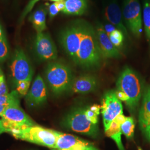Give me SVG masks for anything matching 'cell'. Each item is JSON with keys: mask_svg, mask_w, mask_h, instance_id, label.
<instances>
[{"mask_svg": "<svg viewBox=\"0 0 150 150\" xmlns=\"http://www.w3.org/2000/svg\"><path fill=\"white\" fill-rule=\"evenodd\" d=\"M56 6L58 8V10H59V12L64 11L65 7V4H64V1H58V2H55Z\"/></svg>", "mask_w": 150, "mask_h": 150, "instance_id": "obj_32", "label": "cell"}, {"mask_svg": "<svg viewBox=\"0 0 150 150\" xmlns=\"http://www.w3.org/2000/svg\"><path fill=\"white\" fill-rule=\"evenodd\" d=\"M104 28H105V30L106 32L107 33L108 36L111 32H112L114 30H115V29L116 28V27H114L111 24H109V25H106L105 26H104Z\"/></svg>", "mask_w": 150, "mask_h": 150, "instance_id": "obj_31", "label": "cell"}, {"mask_svg": "<svg viewBox=\"0 0 150 150\" xmlns=\"http://www.w3.org/2000/svg\"></svg>", "mask_w": 150, "mask_h": 150, "instance_id": "obj_38", "label": "cell"}, {"mask_svg": "<svg viewBox=\"0 0 150 150\" xmlns=\"http://www.w3.org/2000/svg\"><path fill=\"white\" fill-rule=\"evenodd\" d=\"M143 23L146 37L150 43V0H144Z\"/></svg>", "mask_w": 150, "mask_h": 150, "instance_id": "obj_22", "label": "cell"}, {"mask_svg": "<svg viewBox=\"0 0 150 150\" xmlns=\"http://www.w3.org/2000/svg\"><path fill=\"white\" fill-rule=\"evenodd\" d=\"M85 112L87 118H88L92 123L97 125L98 122V115L93 111H92L90 108L85 110Z\"/></svg>", "mask_w": 150, "mask_h": 150, "instance_id": "obj_28", "label": "cell"}, {"mask_svg": "<svg viewBox=\"0 0 150 150\" xmlns=\"http://www.w3.org/2000/svg\"><path fill=\"white\" fill-rule=\"evenodd\" d=\"M138 150H142L140 147H138Z\"/></svg>", "mask_w": 150, "mask_h": 150, "instance_id": "obj_37", "label": "cell"}, {"mask_svg": "<svg viewBox=\"0 0 150 150\" xmlns=\"http://www.w3.org/2000/svg\"><path fill=\"white\" fill-rule=\"evenodd\" d=\"M5 36V35H4V33L3 32V30H2V28L0 25V39L2 38H4Z\"/></svg>", "mask_w": 150, "mask_h": 150, "instance_id": "obj_35", "label": "cell"}, {"mask_svg": "<svg viewBox=\"0 0 150 150\" xmlns=\"http://www.w3.org/2000/svg\"><path fill=\"white\" fill-rule=\"evenodd\" d=\"M95 30L98 47L102 57L107 59L120 57L121 53L118 48L115 47L111 41L104 26L98 23Z\"/></svg>", "mask_w": 150, "mask_h": 150, "instance_id": "obj_13", "label": "cell"}, {"mask_svg": "<svg viewBox=\"0 0 150 150\" xmlns=\"http://www.w3.org/2000/svg\"><path fill=\"white\" fill-rule=\"evenodd\" d=\"M4 132H8L7 129L4 127L1 119H0V134Z\"/></svg>", "mask_w": 150, "mask_h": 150, "instance_id": "obj_33", "label": "cell"}, {"mask_svg": "<svg viewBox=\"0 0 150 150\" xmlns=\"http://www.w3.org/2000/svg\"><path fill=\"white\" fill-rule=\"evenodd\" d=\"M85 21L79 20L64 28L60 34L59 40L70 59L76 64L80 48Z\"/></svg>", "mask_w": 150, "mask_h": 150, "instance_id": "obj_5", "label": "cell"}, {"mask_svg": "<svg viewBox=\"0 0 150 150\" xmlns=\"http://www.w3.org/2000/svg\"><path fill=\"white\" fill-rule=\"evenodd\" d=\"M56 150H99L92 144L70 134L58 132Z\"/></svg>", "mask_w": 150, "mask_h": 150, "instance_id": "obj_12", "label": "cell"}, {"mask_svg": "<svg viewBox=\"0 0 150 150\" xmlns=\"http://www.w3.org/2000/svg\"><path fill=\"white\" fill-rule=\"evenodd\" d=\"M122 12L128 31L134 37L140 38L143 31V21L139 1L124 0Z\"/></svg>", "mask_w": 150, "mask_h": 150, "instance_id": "obj_7", "label": "cell"}, {"mask_svg": "<svg viewBox=\"0 0 150 150\" xmlns=\"http://www.w3.org/2000/svg\"><path fill=\"white\" fill-rule=\"evenodd\" d=\"M134 120L131 117H126L125 121L121 125L122 134L128 139H132L134 134Z\"/></svg>", "mask_w": 150, "mask_h": 150, "instance_id": "obj_23", "label": "cell"}, {"mask_svg": "<svg viewBox=\"0 0 150 150\" xmlns=\"http://www.w3.org/2000/svg\"><path fill=\"white\" fill-rule=\"evenodd\" d=\"M96 85V80L94 77L84 75L73 80L70 90L75 93L85 94L93 91Z\"/></svg>", "mask_w": 150, "mask_h": 150, "instance_id": "obj_17", "label": "cell"}, {"mask_svg": "<svg viewBox=\"0 0 150 150\" xmlns=\"http://www.w3.org/2000/svg\"><path fill=\"white\" fill-rule=\"evenodd\" d=\"M149 141H150V139H149Z\"/></svg>", "mask_w": 150, "mask_h": 150, "instance_id": "obj_39", "label": "cell"}, {"mask_svg": "<svg viewBox=\"0 0 150 150\" xmlns=\"http://www.w3.org/2000/svg\"><path fill=\"white\" fill-rule=\"evenodd\" d=\"M1 117L4 127L9 133L36 125L20 106H8Z\"/></svg>", "mask_w": 150, "mask_h": 150, "instance_id": "obj_8", "label": "cell"}, {"mask_svg": "<svg viewBox=\"0 0 150 150\" xmlns=\"http://www.w3.org/2000/svg\"><path fill=\"white\" fill-rule=\"evenodd\" d=\"M59 10H58L55 2H54L53 4L49 6L48 13H49V16L51 18H54L59 13Z\"/></svg>", "mask_w": 150, "mask_h": 150, "instance_id": "obj_29", "label": "cell"}, {"mask_svg": "<svg viewBox=\"0 0 150 150\" xmlns=\"http://www.w3.org/2000/svg\"><path fill=\"white\" fill-rule=\"evenodd\" d=\"M8 93V88L6 82L5 76L0 68V95Z\"/></svg>", "mask_w": 150, "mask_h": 150, "instance_id": "obj_26", "label": "cell"}, {"mask_svg": "<svg viewBox=\"0 0 150 150\" xmlns=\"http://www.w3.org/2000/svg\"><path fill=\"white\" fill-rule=\"evenodd\" d=\"M8 55V47L5 36L0 39V61H4Z\"/></svg>", "mask_w": 150, "mask_h": 150, "instance_id": "obj_25", "label": "cell"}, {"mask_svg": "<svg viewBox=\"0 0 150 150\" xmlns=\"http://www.w3.org/2000/svg\"><path fill=\"white\" fill-rule=\"evenodd\" d=\"M101 108L105 131L119 115L123 113L122 103L113 91L108 92L105 95Z\"/></svg>", "mask_w": 150, "mask_h": 150, "instance_id": "obj_10", "label": "cell"}, {"mask_svg": "<svg viewBox=\"0 0 150 150\" xmlns=\"http://www.w3.org/2000/svg\"><path fill=\"white\" fill-rule=\"evenodd\" d=\"M47 98L46 86L42 77L38 75L26 95V101L30 106H36L46 102Z\"/></svg>", "mask_w": 150, "mask_h": 150, "instance_id": "obj_14", "label": "cell"}, {"mask_svg": "<svg viewBox=\"0 0 150 150\" xmlns=\"http://www.w3.org/2000/svg\"><path fill=\"white\" fill-rule=\"evenodd\" d=\"M52 2H58V1H65V0H50Z\"/></svg>", "mask_w": 150, "mask_h": 150, "instance_id": "obj_36", "label": "cell"}, {"mask_svg": "<svg viewBox=\"0 0 150 150\" xmlns=\"http://www.w3.org/2000/svg\"><path fill=\"white\" fill-rule=\"evenodd\" d=\"M105 16L108 22L117 29L128 36V30L123 20L122 12L116 2L110 4L105 8Z\"/></svg>", "mask_w": 150, "mask_h": 150, "instance_id": "obj_16", "label": "cell"}, {"mask_svg": "<svg viewBox=\"0 0 150 150\" xmlns=\"http://www.w3.org/2000/svg\"><path fill=\"white\" fill-rule=\"evenodd\" d=\"M101 57L96 30L85 21L76 64L86 69L96 67L100 64Z\"/></svg>", "mask_w": 150, "mask_h": 150, "instance_id": "obj_1", "label": "cell"}, {"mask_svg": "<svg viewBox=\"0 0 150 150\" xmlns=\"http://www.w3.org/2000/svg\"><path fill=\"white\" fill-rule=\"evenodd\" d=\"M85 111L84 109L78 108L70 112L64 118L63 125L76 132L96 137L98 134V127L87 118Z\"/></svg>", "mask_w": 150, "mask_h": 150, "instance_id": "obj_6", "label": "cell"}, {"mask_svg": "<svg viewBox=\"0 0 150 150\" xmlns=\"http://www.w3.org/2000/svg\"><path fill=\"white\" fill-rule=\"evenodd\" d=\"M10 69L15 86L22 82H31L33 76L32 66L21 48L15 50L11 61Z\"/></svg>", "mask_w": 150, "mask_h": 150, "instance_id": "obj_9", "label": "cell"}, {"mask_svg": "<svg viewBox=\"0 0 150 150\" xmlns=\"http://www.w3.org/2000/svg\"><path fill=\"white\" fill-rule=\"evenodd\" d=\"M139 127L146 139L150 137V87L145 91L139 116Z\"/></svg>", "mask_w": 150, "mask_h": 150, "instance_id": "obj_15", "label": "cell"}, {"mask_svg": "<svg viewBox=\"0 0 150 150\" xmlns=\"http://www.w3.org/2000/svg\"><path fill=\"white\" fill-rule=\"evenodd\" d=\"M45 77L51 91L56 95L70 90L73 81L70 68L59 62H52L47 65Z\"/></svg>", "mask_w": 150, "mask_h": 150, "instance_id": "obj_3", "label": "cell"}, {"mask_svg": "<svg viewBox=\"0 0 150 150\" xmlns=\"http://www.w3.org/2000/svg\"><path fill=\"white\" fill-rule=\"evenodd\" d=\"M47 10L46 8H40L35 11L30 16V20L37 33L43 32L46 29V15Z\"/></svg>", "mask_w": 150, "mask_h": 150, "instance_id": "obj_19", "label": "cell"}, {"mask_svg": "<svg viewBox=\"0 0 150 150\" xmlns=\"http://www.w3.org/2000/svg\"><path fill=\"white\" fill-rule=\"evenodd\" d=\"M121 124L115 119L108 128L105 130V134L116 142L119 150H125L121 139L122 134L121 130Z\"/></svg>", "mask_w": 150, "mask_h": 150, "instance_id": "obj_20", "label": "cell"}, {"mask_svg": "<svg viewBox=\"0 0 150 150\" xmlns=\"http://www.w3.org/2000/svg\"><path fill=\"white\" fill-rule=\"evenodd\" d=\"M65 7L62 12L67 15L82 16L88 8V0H65Z\"/></svg>", "mask_w": 150, "mask_h": 150, "instance_id": "obj_18", "label": "cell"}, {"mask_svg": "<svg viewBox=\"0 0 150 150\" xmlns=\"http://www.w3.org/2000/svg\"><path fill=\"white\" fill-rule=\"evenodd\" d=\"M8 106H6L5 105H2L0 104V116L2 115V113L5 111L6 108Z\"/></svg>", "mask_w": 150, "mask_h": 150, "instance_id": "obj_34", "label": "cell"}, {"mask_svg": "<svg viewBox=\"0 0 150 150\" xmlns=\"http://www.w3.org/2000/svg\"><path fill=\"white\" fill-rule=\"evenodd\" d=\"M58 132L51 129L35 125L10 132L16 139L56 149Z\"/></svg>", "mask_w": 150, "mask_h": 150, "instance_id": "obj_4", "label": "cell"}, {"mask_svg": "<svg viewBox=\"0 0 150 150\" xmlns=\"http://www.w3.org/2000/svg\"><path fill=\"white\" fill-rule=\"evenodd\" d=\"M35 50L36 55L41 60L54 61L57 59V48L48 33H37L35 41Z\"/></svg>", "mask_w": 150, "mask_h": 150, "instance_id": "obj_11", "label": "cell"}, {"mask_svg": "<svg viewBox=\"0 0 150 150\" xmlns=\"http://www.w3.org/2000/svg\"><path fill=\"white\" fill-rule=\"evenodd\" d=\"M39 1H40V0H30V1L28 3L26 8H25L24 11H23V12H22V14L21 16V22L22 21V20L25 18V16H26L27 14L32 10L34 6L35 5V4Z\"/></svg>", "mask_w": 150, "mask_h": 150, "instance_id": "obj_27", "label": "cell"}, {"mask_svg": "<svg viewBox=\"0 0 150 150\" xmlns=\"http://www.w3.org/2000/svg\"><path fill=\"white\" fill-rule=\"evenodd\" d=\"M19 94L16 90L6 95H0V104L6 106H20Z\"/></svg>", "mask_w": 150, "mask_h": 150, "instance_id": "obj_21", "label": "cell"}, {"mask_svg": "<svg viewBox=\"0 0 150 150\" xmlns=\"http://www.w3.org/2000/svg\"><path fill=\"white\" fill-rule=\"evenodd\" d=\"M116 96L134 111L137 107L142 95L141 83L138 76L132 69L125 68L117 82Z\"/></svg>", "mask_w": 150, "mask_h": 150, "instance_id": "obj_2", "label": "cell"}, {"mask_svg": "<svg viewBox=\"0 0 150 150\" xmlns=\"http://www.w3.org/2000/svg\"><path fill=\"white\" fill-rule=\"evenodd\" d=\"M92 111L95 113L97 115H98L100 113V110H101V106L98 105H93L92 106L89 108Z\"/></svg>", "mask_w": 150, "mask_h": 150, "instance_id": "obj_30", "label": "cell"}, {"mask_svg": "<svg viewBox=\"0 0 150 150\" xmlns=\"http://www.w3.org/2000/svg\"><path fill=\"white\" fill-rule=\"evenodd\" d=\"M108 36L113 45L117 48L122 45L124 35L123 32H121L120 30L116 28L108 35Z\"/></svg>", "mask_w": 150, "mask_h": 150, "instance_id": "obj_24", "label": "cell"}]
</instances>
